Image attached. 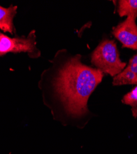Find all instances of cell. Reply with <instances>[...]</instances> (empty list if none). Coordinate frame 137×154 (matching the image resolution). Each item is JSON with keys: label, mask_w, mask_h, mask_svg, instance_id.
<instances>
[{"label": "cell", "mask_w": 137, "mask_h": 154, "mask_svg": "<svg viewBox=\"0 0 137 154\" xmlns=\"http://www.w3.org/2000/svg\"><path fill=\"white\" fill-rule=\"evenodd\" d=\"M82 56L72 55L66 49L58 51L51 66L42 74V82L56 105L61 117L70 121L89 118L90 96L101 83L104 73L99 69L86 66Z\"/></svg>", "instance_id": "1"}, {"label": "cell", "mask_w": 137, "mask_h": 154, "mask_svg": "<svg viewBox=\"0 0 137 154\" xmlns=\"http://www.w3.org/2000/svg\"><path fill=\"white\" fill-rule=\"evenodd\" d=\"M92 66L104 74L113 77L121 73L127 67V63L120 58L117 43L107 37L103 38L101 42L91 55Z\"/></svg>", "instance_id": "2"}, {"label": "cell", "mask_w": 137, "mask_h": 154, "mask_svg": "<svg viewBox=\"0 0 137 154\" xmlns=\"http://www.w3.org/2000/svg\"><path fill=\"white\" fill-rule=\"evenodd\" d=\"M35 31L32 30L27 37L11 38L0 32V57L9 53H27L32 58L40 56V51L36 47Z\"/></svg>", "instance_id": "3"}, {"label": "cell", "mask_w": 137, "mask_h": 154, "mask_svg": "<svg viewBox=\"0 0 137 154\" xmlns=\"http://www.w3.org/2000/svg\"><path fill=\"white\" fill-rule=\"evenodd\" d=\"M136 18L135 16H128L113 28L111 33L121 43L122 48L137 51Z\"/></svg>", "instance_id": "4"}, {"label": "cell", "mask_w": 137, "mask_h": 154, "mask_svg": "<svg viewBox=\"0 0 137 154\" xmlns=\"http://www.w3.org/2000/svg\"><path fill=\"white\" fill-rule=\"evenodd\" d=\"M17 7L11 5L9 8L0 6V29L4 32L13 35L15 31L13 19L17 13Z\"/></svg>", "instance_id": "5"}, {"label": "cell", "mask_w": 137, "mask_h": 154, "mask_svg": "<svg viewBox=\"0 0 137 154\" xmlns=\"http://www.w3.org/2000/svg\"><path fill=\"white\" fill-rule=\"evenodd\" d=\"M116 3L117 12L120 17H137V0H119Z\"/></svg>", "instance_id": "6"}, {"label": "cell", "mask_w": 137, "mask_h": 154, "mask_svg": "<svg viewBox=\"0 0 137 154\" xmlns=\"http://www.w3.org/2000/svg\"><path fill=\"white\" fill-rule=\"evenodd\" d=\"M122 102L124 104L130 106L133 117L137 118V85L130 92L123 96Z\"/></svg>", "instance_id": "7"}, {"label": "cell", "mask_w": 137, "mask_h": 154, "mask_svg": "<svg viewBox=\"0 0 137 154\" xmlns=\"http://www.w3.org/2000/svg\"><path fill=\"white\" fill-rule=\"evenodd\" d=\"M126 69L134 73L136 75L137 74V53L135 54L129 61L128 65Z\"/></svg>", "instance_id": "8"}, {"label": "cell", "mask_w": 137, "mask_h": 154, "mask_svg": "<svg viewBox=\"0 0 137 154\" xmlns=\"http://www.w3.org/2000/svg\"><path fill=\"white\" fill-rule=\"evenodd\" d=\"M136 85H137V74H136Z\"/></svg>", "instance_id": "9"}]
</instances>
